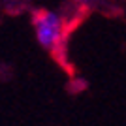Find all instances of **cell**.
<instances>
[{
    "mask_svg": "<svg viewBox=\"0 0 126 126\" xmlns=\"http://www.w3.org/2000/svg\"><path fill=\"white\" fill-rule=\"evenodd\" d=\"M32 26L36 30V38L43 49L53 51L55 58L64 62L66 51V36L74 28L64 23V19L49 10H34L32 11Z\"/></svg>",
    "mask_w": 126,
    "mask_h": 126,
    "instance_id": "obj_1",
    "label": "cell"
}]
</instances>
